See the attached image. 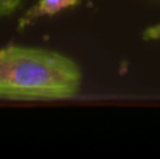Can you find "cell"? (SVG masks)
Listing matches in <instances>:
<instances>
[{
  "label": "cell",
  "mask_w": 160,
  "mask_h": 159,
  "mask_svg": "<svg viewBox=\"0 0 160 159\" xmlns=\"http://www.w3.org/2000/svg\"><path fill=\"white\" fill-rule=\"evenodd\" d=\"M81 84V67L67 55L22 45L0 49V98L67 100L79 92Z\"/></svg>",
  "instance_id": "1"
},
{
  "label": "cell",
  "mask_w": 160,
  "mask_h": 159,
  "mask_svg": "<svg viewBox=\"0 0 160 159\" xmlns=\"http://www.w3.org/2000/svg\"><path fill=\"white\" fill-rule=\"evenodd\" d=\"M82 0H38L36 5H33L27 13L20 17L19 20V30L27 28L30 24L41 17H48V16H56L58 13H62L68 8H73L79 5Z\"/></svg>",
  "instance_id": "2"
},
{
  "label": "cell",
  "mask_w": 160,
  "mask_h": 159,
  "mask_svg": "<svg viewBox=\"0 0 160 159\" xmlns=\"http://www.w3.org/2000/svg\"><path fill=\"white\" fill-rule=\"evenodd\" d=\"M143 39H145V41H156V39H160V24L148 27V28L143 31Z\"/></svg>",
  "instance_id": "4"
},
{
  "label": "cell",
  "mask_w": 160,
  "mask_h": 159,
  "mask_svg": "<svg viewBox=\"0 0 160 159\" xmlns=\"http://www.w3.org/2000/svg\"><path fill=\"white\" fill-rule=\"evenodd\" d=\"M22 0H0V17L8 16L16 11V8L20 5Z\"/></svg>",
  "instance_id": "3"
}]
</instances>
